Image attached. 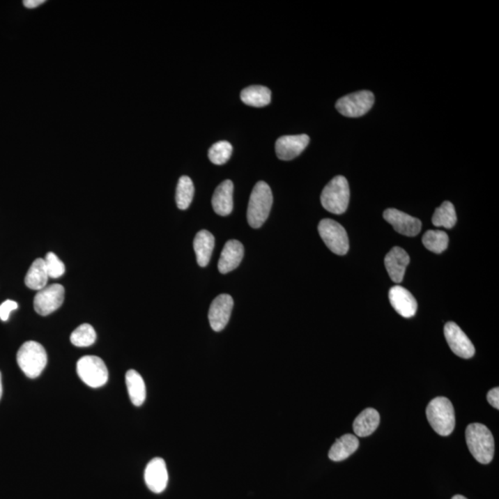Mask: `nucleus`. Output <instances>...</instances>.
<instances>
[{
    "label": "nucleus",
    "mask_w": 499,
    "mask_h": 499,
    "mask_svg": "<svg viewBox=\"0 0 499 499\" xmlns=\"http://www.w3.org/2000/svg\"><path fill=\"white\" fill-rule=\"evenodd\" d=\"M465 438L470 454L482 464H489L495 454V440L491 431L484 424H470L466 428Z\"/></svg>",
    "instance_id": "1"
},
{
    "label": "nucleus",
    "mask_w": 499,
    "mask_h": 499,
    "mask_svg": "<svg viewBox=\"0 0 499 499\" xmlns=\"http://www.w3.org/2000/svg\"><path fill=\"white\" fill-rule=\"evenodd\" d=\"M273 204V194L270 187L265 181L255 184L250 197L247 220L249 225L259 229L268 220Z\"/></svg>",
    "instance_id": "2"
},
{
    "label": "nucleus",
    "mask_w": 499,
    "mask_h": 499,
    "mask_svg": "<svg viewBox=\"0 0 499 499\" xmlns=\"http://www.w3.org/2000/svg\"><path fill=\"white\" fill-rule=\"evenodd\" d=\"M428 422L439 436H447L456 425L455 410L452 401L445 397L432 399L427 408Z\"/></svg>",
    "instance_id": "3"
},
{
    "label": "nucleus",
    "mask_w": 499,
    "mask_h": 499,
    "mask_svg": "<svg viewBox=\"0 0 499 499\" xmlns=\"http://www.w3.org/2000/svg\"><path fill=\"white\" fill-rule=\"evenodd\" d=\"M17 362L25 376L29 378H36L47 367V351L40 343L25 342L17 353Z\"/></svg>",
    "instance_id": "4"
},
{
    "label": "nucleus",
    "mask_w": 499,
    "mask_h": 499,
    "mask_svg": "<svg viewBox=\"0 0 499 499\" xmlns=\"http://www.w3.org/2000/svg\"><path fill=\"white\" fill-rule=\"evenodd\" d=\"M350 202V186L347 178L337 176L323 190L321 204L323 208L335 215L346 212Z\"/></svg>",
    "instance_id": "5"
},
{
    "label": "nucleus",
    "mask_w": 499,
    "mask_h": 499,
    "mask_svg": "<svg viewBox=\"0 0 499 499\" xmlns=\"http://www.w3.org/2000/svg\"><path fill=\"white\" fill-rule=\"evenodd\" d=\"M77 374L85 385L93 388L103 387L109 380L106 364L96 356H84L79 360Z\"/></svg>",
    "instance_id": "6"
},
{
    "label": "nucleus",
    "mask_w": 499,
    "mask_h": 499,
    "mask_svg": "<svg viewBox=\"0 0 499 499\" xmlns=\"http://www.w3.org/2000/svg\"><path fill=\"white\" fill-rule=\"evenodd\" d=\"M374 104V95L370 91H359L343 96L336 103L340 114L348 118H359L367 114Z\"/></svg>",
    "instance_id": "7"
},
{
    "label": "nucleus",
    "mask_w": 499,
    "mask_h": 499,
    "mask_svg": "<svg viewBox=\"0 0 499 499\" xmlns=\"http://www.w3.org/2000/svg\"><path fill=\"white\" fill-rule=\"evenodd\" d=\"M318 231L325 245L334 254L344 255L347 254L350 245L347 232L339 223L330 218L320 221Z\"/></svg>",
    "instance_id": "8"
},
{
    "label": "nucleus",
    "mask_w": 499,
    "mask_h": 499,
    "mask_svg": "<svg viewBox=\"0 0 499 499\" xmlns=\"http://www.w3.org/2000/svg\"><path fill=\"white\" fill-rule=\"evenodd\" d=\"M65 290L61 284L47 286L36 295L33 307L36 313L45 316L58 310L64 302Z\"/></svg>",
    "instance_id": "9"
},
{
    "label": "nucleus",
    "mask_w": 499,
    "mask_h": 499,
    "mask_svg": "<svg viewBox=\"0 0 499 499\" xmlns=\"http://www.w3.org/2000/svg\"><path fill=\"white\" fill-rule=\"evenodd\" d=\"M444 333L447 344L456 355L463 359H470L475 355V346L456 323H447Z\"/></svg>",
    "instance_id": "10"
},
{
    "label": "nucleus",
    "mask_w": 499,
    "mask_h": 499,
    "mask_svg": "<svg viewBox=\"0 0 499 499\" xmlns=\"http://www.w3.org/2000/svg\"><path fill=\"white\" fill-rule=\"evenodd\" d=\"M233 305V299L229 294H221L213 300L209 309L208 319L212 330L215 332L223 330L228 325Z\"/></svg>",
    "instance_id": "11"
},
{
    "label": "nucleus",
    "mask_w": 499,
    "mask_h": 499,
    "mask_svg": "<svg viewBox=\"0 0 499 499\" xmlns=\"http://www.w3.org/2000/svg\"><path fill=\"white\" fill-rule=\"evenodd\" d=\"M384 218L399 234L408 237L417 236L421 231L422 222L418 218L413 217L406 213L394 208H388L384 212Z\"/></svg>",
    "instance_id": "12"
},
{
    "label": "nucleus",
    "mask_w": 499,
    "mask_h": 499,
    "mask_svg": "<svg viewBox=\"0 0 499 499\" xmlns=\"http://www.w3.org/2000/svg\"><path fill=\"white\" fill-rule=\"evenodd\" d=\"M309 141L310 138L306 135L282 136L276 141L277 158L284 161L294 160L302 154Z\"/></svg>",
    "instance_id": "13"
},
{
    "label": "nucleus",
    "mask_w": 499,
    "mask_h": 499,
    "mask_svg": "<svg viewBox=\"0 0 499 499\" xmlns=\"http://www.w3.org/2000/svg\"><path fill=\"white\" fill-rule=\"evenodd\" d=\"M144 481L147 487L155 494H160L166 489L169 482V473L163 459H153L147 464L144 470Z\"/></svg>",
    "instance_id": "14"
},
{
    "label": "nucleus",
    "mask_w": 499,
    "mask_h": 499,
    "mask_svg": "<svg viewBox=\"0 0 499 499\" xmlns=\"http://www.w3.org/2000/svg\"><path fill=\"white\" fill-rule=\"evenodd\" d=\"M390 300L391 305L399 316L405 318H410L415 316L418 305L415 298L406 289L401 286H394L390 291Z\"/></svg>",
    "instance_id": "15"
},
{
    "label": "nucleus",
    "mask_w": 499,
    "mask_h": 499,
    "mask_svg": "<svg viewBox=\"0 0 499 499\" xmlns=\"http://www.w3.org/2000/svg\"><path fill=\"white\" fill-rule=\"evenodd\" d=\"M410 263V256L405 250L394 247L385 257V266L391 280L401 283L404 280L405 271Z\"/></svg>",
    "instance_id": "16"
},
{
    "label": "nucleus",
    "mask_w": 499,
    "mask_h": 499,
    "mask_svg": "<svg viewBox=\"0 0 499 499\" xmlns=\"http://www.w3.org/2000/svg\"><path fill=\"white\" fill-rule=\"evenodd\" d=\"M245 248L239 240H231L224 246L218 261V270L221 274H227L234 270L242 262Z\"/></svg>",
    "instance_id": "17"
},
{
    "label": "nucleus",
    "mask_w": 499,
    "mask_h": 499,
    "mask_svg": "<svg viewBox=\"0 0 499 499\" xmlns=\"http://www.w3.org/2000/svg\"><path fill=\"white\" fill-rule=\"evenodd\" d=\"M233 183L231 181H223L215 189L212 197V206L217 215L226 217L233 210Z\"/></svg>",
    "instance_id": "18"
},
{
    "label": "nucleus",
    "mask_w": 499,
    "mask_h": 499,
    "mask_svg": "<svg viewBox=\"0 0 499 499\" xmlns=\"http://www.w3.org/2000/svg\"><path fill=\"white\" fill-rule=\"evenodd\" d=\"M359 445V439L355 435L346 433L335 442L328 453V457L333 461H344L358 450Z\"/></svg>",
    "instance_id": "19"
},
{
    "label": "nucleus",
    "mask_w": 499,
    "mask_h": 499,
    "mask_svg": "<svg viewBox=\"0 0 499 499\" xmlns=\"http://www.w3.org/2000/svg\"><path fill=\"white\" fill-rule=\"evenodd\" d=\"M380 422V415L376 410L367 408L362 410L353 422V432L357 436L365 438L372 435Z\"/></svg>",
    "instance_id": "20"
},
{
    "label": "nucleus",
    "mask_w": 499,
    "mask_h": 499,
    "mask_svg": "<svg viewBox=\"0 0 499 499\" xmlns=\"http://www.w3.org/2000/svg\"><path fill=\"white\" fill-rule=\"evenodd\" d=\"M214 247L215 238L213 234L208 231L198 232L194 240V248L195 254H197L198 265L202 268L208 265Z\"/></svg>",
    "instance_id": "21"
},
{
    "label": "nucleus",
    "mask_w": 499,
    "mask_h": 499,
    "mask_svg": "<svg viewBox=\"0 0 499 499\" xmlns=\"http://www.w3.org/2000/svg\"><path fill=\"white\" fill-rule=\"evenodd\" d=\"M126 385L133 405L141 406L146 399V387L143 377L135 370H129L126 374Z\"/></svg>",
    "instance_id": "22"
},
{
    "label": "nucleus",
    "mask_w": 499,
    "mask_h": 499,
    "mask_svg": "<svg viewBox=\"0 0 499 499\" xmlns=\"http://www.w3.org/2000/svg\"><path fill=\"white\" fill-rule=\"evenodd\" d=\"M48 274L45 269V261L38 258L32 263L29 270H28L26 276H25V285L31 290L41 291L42 289L47 287Z\"/></svg>",
    "instance_id": "23"
},
{
    "label": "nucleus",
    "mask_w": 499,
    "mask_h": 499,
    "mask_svg": "<svg viewBox=\"0 0 499 499\" xmlns=\"http://www.w3.org/2000/svg\"><path fill=\"white\" fill-rule=\"evenodd\" d=\"M240 98L248 106L263 107L270 103L271 91L261 85H252L242 91Z\"/></svg>",
    "instance_id": "24"
},
{
    "label": "nucleus",
    "mask_w": 499,
    "mask_h": 499,
    "mask_svg": "<svg viewBox=\"0 0 499 499\" xmlns=\"http://www.w3.org/2000/svg\"><path fill=\"white\" fill-rule=\"evenodd\" d=\"M194 195V186L191 178L183 176L178 180L176 202L181 210H186L191 206Z\"/></svg>",
    "instance_id": "25"
},
{
    "label": "nucleus",
    "mask_w": 499,
    "mask_h": 499,
    "mask_svg": "<svg viewBox=\"0 0 499 499\" xmlns=\"http://www.w3.org/2000/svg\"><path fill=\"white\" fill-rule=\"evenodd\" d=\"M432 222L436 227H443L452 229L457 222V215L454 206L450 202H444L438 208L436 209L433 215Z\"/></svg>",
    "instance_id": "26"
},
{
    "label": "nucleus",
    "mask_w": 499,
    "mask_h": 499,
    "mask_svg": "<svg viewBox=\"0 0 499 499\" xmlns=\"http://www.w3.org/2000/svg\"><path fill=\"white\" fill-rule=\"evenodd\" d=\"M422 243L425 248L435 254H441L446 251L449 245V236L441 231H428L422 237Z\"/></svg>",
    "instance_id": "27"
},
{
    "label": "nucleus",
    "mask_w": 499,
    "mask_h": 499,
    "mask_svg": "<svg viewBox=\"0 0 499 499\" xmlns=\"http://www.w3.org/2000/svg\"><path fill=\"white\" fill-rule=\"evenodd\" d=\"M96 333L92 325L83 324L70 335V341L76 347H89L95 342Z\"/></svg>",
    "instance_id": "28"
},
{
    "label": "nucleus",
    "mask_w": 499,
    "mask_h": 499,
    "mask_svg": "<svg viewBox=\"0 0 499 499\" xmlns=\"http://www.w3.org/2000/svg\"><path fill=\"white\" fill-rule=\"evenodd\" d=\"M232 146L229 141H220L213 144L208 151L210 161L215 165H224L228 162L232 154Z\"/></svg>",
    "instance_id": "29"
},
{
    "label": "nucleus",
    "mask_w": 499,
    "mask_h": 499,
    "mask_svg": "<svg viewBox=\"0 0 499 499\" xmlns=\"http://www.w3.org/2000/svg\"><path fill=\"white\" fill-rule=\"evenodd\" d=\"M45 269L50 279H59L65 273L63 262L53 252H48L45 259Z\"/></svg>",
    "instance_id": "30"
},
{
    "label": "nucleus",
    "mask_w": 499,
    "mask_h": 499,
    "mask_svg": "<svg viewBox=\"0 0 499 499\" xmlns=\"http://www.w3.org/2000/svg\"><path fill=\"white\" fill-rule=\"evenodd\" d=\"M18 308V303L14 300H7L0 305V319L2 321H7L11 312Z\"/></svg>",
    "instance_id": "31"
},
{
    "label": "nucleus",
    "mask_w": 499,
    "mask_h": 499,
    "mask_svg": "<svg viewBox=\"0 0 499 499\" xmlns=\"http://www.w3.org/2000/svg\"><path fill=\"white\" fill-rule=\"evenodd\" d=\"M487 401L489 402L490 405L491 406L496 408V409H499V388L495 387L493 388V390H490L489 393H487Z\"/></svg>",
    "instance_id": "32"
},
{
    "label": "nucleus",
    "mask_w": 499,
    "mask_h": 499,
    "mask_svg": "<svg viewBox=\"0 0 499 499\" xmlns=\"http://www.w3.org/2000/svg\"><path fill=\"white\" fill-rule=\"evenodd\" d=\"M45 0H25L24 5L25 8H35L39 7L43 3H45Z\"/></svg>",
    "instance_id": "33"
},
{
    "label": "nucleus",
    "mask_w": 499,
    "mask_h": 499,
    "mask_svg": "<svg viewBox=\"0 0 499 499\" xmlns=\"http://www.w3.org/2000/svg\"><path fill=\"white\" fill-rule=\"evenodd\" d=\"M2 392H3L2 379H1V373H0V399H1Z\"/></svg>",
    "instance_id": "34"
},
{
    "label": "nucleus",
    "mask_w": 499,
    "mask_h": 499,
    "mask_svg": "<svg viewBox=\"0 0 499 499\" xmlns=\"http://www.w3.org/2000/svg\"><path fill=\"white\" fill-rule=\"evenodd\" d=\"M452 499H468V498L463 497V496H461V495H456Z\"/></svg>",
    "instance_id": "35"
}]
</instances>
